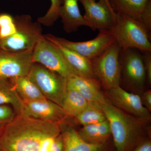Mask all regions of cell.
<instances>
[{"label":"cell","mask_w":151,"mask_h":151,"mask_svg":"<svg viewBox=\"0 0 151 151\" xmlns=\"http://www.w3.org/2000/svg\"><path fill=\"white\" fill-rule=\"evenodd\" d=\"M4 151H63L60 125L17 115L0 134Z\"/></svg>","instance_id":"obj_1"},{"label":"cell","mask_w":151,"mask_h":151,"mask_svg":"<svg viewBox=\"0 0 151 151\" xmlns=\"http://www.w3.org/2000/svg\"><path fill=\"white\" fill-rule=\"evenodd\" d=\"M109 30L122 49L134 48L141 52H151V32L137 20L116 13L115 22Z\"/></svg>","instance_id":"obj_2"},{"label":"cell","mask_w":151,"mask_h":151,"mask_svg":"<svg viewBox=\"0 0 151 151\" xmlns=\"http://www.w3.org/2000/svg\"><path fill=\"white\" fill-rule=\"evenodd\" d=\"M97 105L110 124L116 151H129L136 140L137 129L134 122L125 112L113 105L108 98L104 103Z\"/></svg>","instance_id":"obj_3"},{"label":"cell","mask_w":151,"mask_h":151,"mask_svg":"<svg viewBox=\"0 0 151 151\" xmlns=\"http://www.w3.org/2000/svg\"><path fill=\"white\" fill-rule=\"evenodd\" d=\"M17 32L13 35L0 40V49L13 52H32L43 36L41 24L33 21L29 15L14 17Z\"/></svg>","instance_id":"obj_4"},{"label":"cell","mask_w":151,"mask_h":151,"mask_svg":"<svg viewBox=\"0 0 151 151\" xmlns=\"http://www.w3.org/2000/svg\"><path fill=\"white\" fill-rule=\"evenodd\" d=\"M27 76L47 100L62 107L66 90V78L35 63Z\"/></svg>","instance_id":"obj_5"},{"label":"cell","mask_w":151,"mask_h":151,"mask_svg":"<svg viewBox=\"0 0 151 151\" xmlns=\"http://www.w3.org/2000/svg\"><path fill=\"white\" fill-rule=\"evenodd\" d=\"M121 49L116 41L103 53L91 60L96 76L107 90L120 86Z\"/></svg>","instance_id":"obj_6"},{"label":"cell","mask_w":151,"mask_h":151,"mask_svg":"<svg viewBox=\"0 0 151 151\" xmlns=\"http://www.w3.org/2000/svg\"><path fill=\"white\" fill-rule=\"evenodd\" d=\"M32 60L66 79L76 75L56 45L44 35L33 50Z\"/></svg>","instance_id":"obj_7"},{"label":"cell","mask_w":151,"mask_h":151,"mask_svg":"<svg viewBox=\"0 0 151 151\" xmlns=\"http://www.w3.org/2000/svg\"><path fill=\"white\" fill-rule=\"evenodd\" d=\"M93 39L86 41L73 42L47 34L60 44L92 60L103 53L116 41L109 30H101Z\"/></svg>","instance_id":"obj_8"},{"label":"cell","mask_w":151,"mask_h":151,"mask_svg":"<svg viewBox=\"0 0 151 151\" xmlns=\"http://www.w3.org/2000/svg\"><path fill=\"white\" fill-rule=\"evenodd\" d=\"M33 63L32 52H13L0 49V79L27 76Z\"/></svg>","instance_id":"obj_9"},{"label":"cell","mask_w":151,"mask_h":151,"mask_svg":"<svg viewBox=\"0 0 151 151\" xmlns=\"http://www.w3.org/2000/svg\"><path fill=\"white\" fill-rule=\"evenodd\" d=\"M84 7V18L93 30H110L115 20L116 13L104 0H78Z\"/></svg>","instance_id":"obj_10"},{"label":"cell","mask_w":151,"mask_h":151,"mask_svg":"<svg viewBox=\"0 0 151 151\" xmlns=\"http://www.w3.org/2000/svg\"><path fill=\"white\" fill-rule=\"evenodd\" d=\"M119 60L127 82L134 86H142L147 76L142 52L134 48L121 49Z\"/></svg>","instance_id":"obj_11"},{"label":"cell","mask_w":151,"mask_h":151,"mask_svg":"<svg viewBox=\"0 0 151 151\" xmlns=\"http://www.w3.org/2000/svg\"><path fill=\"white\" fill-rule=\"evenodd\" d=\"M23 102L24 107L22 116L60 125L67 118L61 106L47 99Z\"/></svg>","instance_id":"obj_12"},{"label":"cell","mask_w":151,"mask_h":151,"mask_svg":"<svg viewBox=\"0 0 151 151\" xmlns=\"http://www.w3.org/2000/svg\"><path fill=\"white\" fill-rule=\"evenodd\" d=\"M109 101L124 112L140 119L150 118V111L143 105L141 97L130 93L120 86L108 90Z\"/></svg>","instance_id":"obj_13"},{"label":"cell","mask_w":151,"mask_h":151,"mask_svg":"<svg viewBox=\"0 0 151 151\" xmlns=\"http://www.w3.org/2000/svg\"><path fill=\"white\" fill-rule=\"evenodd\" d=\"M109 2L115 12L140 22L151 32V0H109Z\"/></svg>","instance_id":"obj_14"},{"label":"cell","mask_w":151,"mask_h":151,"mask_svg":"<svg viewBox=\"0 0 151 151\" xmlns=\"http://www.w3.org/2000/svg\"><path fill=\"white\" fill-rule=\"evenodd\" d=\"M66 89L77 91L89 103L99 105L107 99L100 90L98 81L95 78L73 76L67 78Z\"/></svg>","instance_id":"obj_15"},{"label":"cell","mask_w":151,"mask_h":151,"mask_svg":"<svg viewBox=\"0 0 151 151\" xmlns=\"http://www.w3.org/2000/svg\"><path fill=\"white\" fill-rule=\"evenodd\" d=\"M44 36L56 45L76 75L96 79V75L91 60L60 44L47 34Z\"/></svg>","instance_id":"obj_16"},{"label":"cell","mask_w":151,"mask_h":151,"mask_svg":"<svg viewBox=\"0 0 151 151\" xmlns=\"http://www.w3.org/2000/svg\"><path fill=\"white\" fill-rule=\"evenodd\" d=\"M78 0H62L59 9V17L62 20L64 30L68 33L76 31L81 26L91 28L89 22L81 14Z\"/></svg>","instance_id":"obj_17"},{"label":"cell","mask_w":151,"mask_h":151,"mask_svg":"<svg viewBox=\"0 0 151 151\" xmlns=\"http://www.w3.org/2000/svg\"><path fill=\"white\" fill-rule=\"evenodd\" d=\"M63 151H105V144H91L84 141L72 128L61 129Z\"/></svg>","instance_id":"obj_18"},{"label":"cell","mask_w":151,"mask_h":151,"mask_svg":"<svg viewBox=\"0 0 151 151\" xmlns=\"http://www.w3.org/2000/svg\"><path fill=\"white\" fill-rule=\"evenodd\" d=\"M78 132L84 141L97 145L106 144L111 136L110 124L107 119L97 124L83 126Z\"/></svg>","instance_id":"obj_19"},{"label":"cell","mask_w":151,"mask_h":151,"mask_svg":"<svg viewBox=\"0 0 151 151\" xmlns=\"http://www.w3.org/2000/svg\"><path fill=\"white\" fill-rule=\"evenodd\" d=\"M9 80L23 101L46 99L27 76L15 77Z\"/></svg>","instance_id":"obj_20"},{"label":"cell","mask_w":151,"mask_h":151,"mask_svg":"<svg viewBox=\"0 0 151 151\" xmlns=\"http://www.w3.org/2000/svg\"><path fill=\"white\" fill-rule=\"evenodd\" d=\"M0 105L12 107L17 115H22L24 107L22 100L9 80L0 79Z\"/></svg>","instance_id":"obj_21"},{"label":"cell","mask_w":151,"mask_h":151,"mask_svg":"<svg viewBox=\"0 0 151 151\" xmlns=\"http://www.w3.org/2000/svg\"><path fill=\"white\" fill-rule=\"evenodd\" d=\"M89 103L77 91L66 89L61 107L66 117L75 118L84 111Z\"/></svg>","instance_id":"obj_22"},{"label":"cell","mask_w":151,"mask_h":151,"mask_svg":"<svg viewBox=\"0 0 151 151\" xmlns=\"http://www.w3.org/2000/svg\"><path fill=\"white\" fill-rule=\"evenodd\" d=\"M78 124L82 126L97 124L106 120L105 114L98 105L89 103L86 108L75 117Z\"/></svg>","instance_id":"obj_23"},{"label":"cell","mask_w":151,"mask_h":151,"mask_svg":"<svg viewBox=\"0 0 151 151\" xmlns=\"http://www.w3.org/2000/svg\"><path fill=\"white\" fill-rule=\"evenodd\" d=\"M50 7L46 14L40 17L37 22L40 24L46 27H50L54 24L59 18V9L62 4V0H50Z\"/></svg>","instance_id":"obj_24"},{"label":"cell","mask_w":151,"mask_h":151,"mask_svg":"<svg viewBox=\"0 0 151 151\" xmlns=\"http://www.w3.org/2000/svg\"><path fill=\"white\" fill-rule=\"evenodd\" d=\"M16 32L14 17L8 13L0 14V40L13 35Z\"/></svg>","instance_id":"obj_25"},{"label":"cell","mask_w":151,"mask_h":151,"mask_svg":"<svg viewBox=\"0 0 151 151\" xmlns=\"http://www.w3.org/2000/svg\"><path fill=\"white\" fill-rule=\"evenodd\" d=\"M16 113L8 105H0V134L6 126L15 118Z\"/></svg>","instance_id":"obj_26"},{"label":"cell","mask_w":151,"mask_h":151,"mask_svg":"<svg viewBox=\"0 0 151 151\" xmlns=\"http://www.w3.org/2000/svg\"><path fill=\"white\" fill-rule=\"evenodd\" d=\"M146 76L149 84L151 83V52H142Z\"/></svg>","instance_id":"obj_27"},{"label":"cell","mask_w":151,"mask_h":151,"mask_svg":"<svg viewBox=\"0 0 151 151\" xmlns=\"http://www.w3.org/2000/svg\"><path fill=\"white\" fill-rule=\"evenodd\" d=\"M143 105L149 111H151V91L148 90L144 93L141 98Z\"/></svg>","instance_id":"obj_28"},{"label":"cell","mask_w":151,"mask_h":151,"mask_svg":"<svg viewBox=\"0 0 151 151\" xmlns=\"http://www.w3.org/2000/svg\"><path fill=\"white\" fill-rule=\"evenodd\" d=\"M134 151H151L150 141H146L141 143Z\"/></svg>","instance_id":"obj_29"},{"label":"cell","mask_w":151,"mask_h":151,"mask_svg":"<svg viewBox=\"0 0 151 151\" xmlns=\"http://www.w3.org/2000/svg\"><path fill=\"white\" fill-rule=\"evenodd\" d=\"M93 1H96V0H93ZM104 1H105V2H106L108 3V4H109L110 5H111V4H110V2H109V0H104Z\"/></svg>","instance_id":"obj_30"},{"label":"cell","mask_w":151,"mask_h":151,"mask_svg":"<svg viewBox=\"0 0 151 151\" xmlns=\"http://www.w3.org/2000/svg\"><path fill=\"white\" fill-rule=\"evenodd\" d=\"M0 151H4V150H3V149L1 147V145H0Z\"/></svg>","instance_id":"obj_31"}]
</instances>
